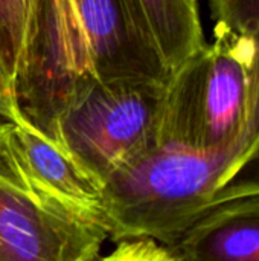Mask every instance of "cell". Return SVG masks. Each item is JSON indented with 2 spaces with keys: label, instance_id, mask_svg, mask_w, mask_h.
Instances as JSON below:
<instances>
[{
  "label": "cell",
  "instance_id": "6da1fadb",
  "mask_svg": "<svg viewBox=\"0 0 259 261\" xmlns=\"http://www.w3.org/2000/svg\"><path fill=\"white\" fill-rule=\"evenodd\" d=\"M220 182L215 151L157 144L105 180L101 223L107 239L168 245L217 205Z\"/></svg>",
  "mask_w": 259,
  "mask_h": 261
},
{
  "label": "cell",
  "instance_id": "7a4b0ae2",
  "mask_svg": "<svg viewBox=\"0 0 259 261\" xmlns=\"http://www.w3.org/2000/svg\"><path fill=\"white\" fill-rule=\"evenodd\" d=\"M104 228L52 193L31 170L0 116V261L101 258Z\"/></svg>",
  "mask_w": 259,
  "mask_h": 261
},
{
  "label": "cell",
  "instance_id": "3957f363",
  "mask_svg": "<svg viewBox=\"0 0 259 261\" xmlns=\"http://www.w3.org/2000/svg\"><path fill=\"white\" fill-rule=\"evenodd\" d=\"M98 81L75 0H38L14 76L15 99L23 115L50 139L63 144L61 119Z\"/></svg>",
  "mask_w": 259,
  "mask_h": 261
},
{
  "label": "cell",
  "instance_id": "277c9868",
  "mask_svg": "<svg viewBox=\"0 0 259 261\" xmlns=\"http://www.w3.org/2000/svg\"><path fill=\"white\" fill-rule=\"evenodd\" d=\"M165 84L99 80L60 122V139L99 182L159 144Z\"/></svg>",
  "mask_w": 259,
  "mask_h": 261
},
{
  "label": "cell",
  "instance_id": "5b68a950",
  "mask_svg": "<svg viewBox=\"0 0 259 261\" xmlns=\"http://www.w3.org/2000/svg\"><path fill=\"white\" fill-rule=\"evenodd\" d=\"M99 80L166 83L169 69L133 0H75Z\"/></svg>",
  "mask_w": 259,
  "mask_h": 261
},
{
  "label": "cell",
  "instance_id": "8992f818",
  "mask_svg": "<svg viewBox=\"0 0 259 261\" xmlns=\"http://www.w3.org/2000/svg\"><path fill=\"white\" fill-rule=\"evenodd\" d=\"M165 248L169 261H259V196L214 206Z\"/></svg>",
  "mask_w": 259,
  "mask_h": 261
},
{
  "label": "cell",
  "instance_id": "52a82bcc",
  "mask_svg": "<svg viewBox=\"0 0 259 261\" xmlns=\"http://www.w3.org/2000/svg\"><path fill=\"white\" fill-rule=\"evenodd\" d=\"M8 119L34 174L60 199L90 216L102 226L101 200L104 184L89 173L66 145L55 142L35 127L18 106L9 113Z\"/></svg>",
  "mask_w": 259,
  "mask_h": 261
},
{
  "label": "cell",
  "instance_id": "ba28073f",
  "mask_svg": "<svg viewBox=\"0 0 259 261\" xmlns=\"http://www.w3.org/2000/svg\"><path fill=\"white\" fill-rule=\"evenodd\" d=\"M169 72L205 43L197 0H133Z\"/></svg>",
  "mask_w": 259,
  "mask_h": 261
},
{
  "label": "cell",
  "instance_id": "9c48e42d",
  "mask_svg": "<svg viewBox=\"0 0 259 261\" xmlns=\"http://www.w3.org/2000/svg\"><path fill=\"white\" fill-rule=\"evenodd\" d=\"M38 0H0V54L12 80L20 67Z\"/></svg>",
  "mask_w": 259,
  "mask_h": 261
},
{
  "label": "cell",
  "instance_id": "30bf717a",
  "mask_svg": "<svg viewBox=\"0 0 259 261\" xmlns=\"http://www.w3.org/2000/svg\"><path fill=\"white\" fill-rule=\"evenodd\" d=\"M118 248L113 254L107 255L108 260H131V261H169L168 251L163 243L154 239H125L116 242Z\"/></svg>",
  "mask_w": 259,
  "mask_h": 261
},
{
  "label": "cell",
  "instance_id": "8fae6325",
  "mask_svg": "<svg viewBox=\"0 0 259 261\" xmlns=\"http://www.w3.org/2000/svg\"><path fill=\"white\" fill-rule=\"evenodd\" d=\"M15 92H14V80L8 72L5 61L0 54V116L8 118L9 113L17 107Z\"/></svg>",
  "mask_w": 259,
  "mask_h": 261
}]
</instances>
